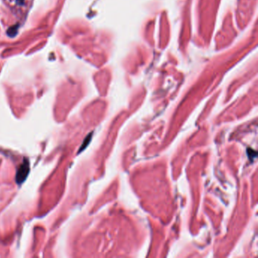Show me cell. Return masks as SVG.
I'll use <instances>...</instances> for the list:
<instances>
[{"mask_svg": "<svg viewBox=\"0 0 258 258\" xmlns=\"http://www.w3.org/2000/svg\"><path fill=\"white\" fill-rule=\"evenodd\" d=\"M4 2L12 14L21 20L28 12L32 0H4Z\"/></svg>", "mask_w": 258, "mask_h": 258, "instance_id": "6da1fadb", "label": "cell"}, {"mask_svg": "<svg viewBox=\"0 0 258 258\" xmlns=\"http://www.w3.org/2000/svg\"><path fill=\"white\" fill-rule=\"evenodd\" d=\"M91 136H92V133H90V136H88L86 138V139L84 140V142H83V145H82V146H81V148H80V152L81 151L84 150L85 148H86V147L89 145V143L90 142V140H91Z\"/></svg>", "mask_w": 258, "mask_h": 258, "instance_id": "3957f363", "label": "cell"}, {"mask_svg": "<svg viewBox=\"0 0 258 258\" xmlns=\"http://www.w3.org/2000/svg\"><path fill=\"white\" fill-rule=\"evenodd\" d=\"M30 172V164L27 160H24V163L19 167L17 174H16V182L18 185L24 182V180L27 179Z\"/></svg>", "mask_w": 258, "mask_h": 258, "instance_id": "7a4b0ae2", "label": "cell"}]
</instances>
